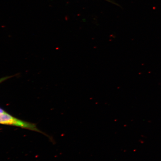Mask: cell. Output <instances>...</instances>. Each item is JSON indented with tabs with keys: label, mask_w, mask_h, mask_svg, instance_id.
<instances>
[{
	"label": "cell",
	"mask_w": 161,
	"mask_h": 161,
	"mask_svg": "<svg viewBox=\"0 0 161 161\" xmlns=\"http://www.w3.org/2000/svg\"><path fill=\"white\" fill-rule=\"evenodd\" d=\"M0 124L17 127L43 133L36 125L15 117L0 108Z\"/></svg>",
	"instance_id": "6da1fadb"
},
{
	"label": "cell",
	"mask_w": 161,
	"mask_h": 161,
	"mask_svg": "<svg viewBox=\"0 0 161 161\" xmlns=\"http://www.w3.org/2000/svg\"><path fill=\"white\" fill-rule=\"evenodd\" d=\"M105 1H108V2H110V3H113L115 4H116V5L117 4L114 3L113 2L109 1V0H105Z\"/></svg>",
	"instance_id": "7a4b0ae2"
}]
</instances>
